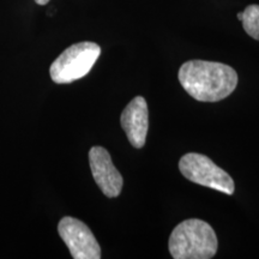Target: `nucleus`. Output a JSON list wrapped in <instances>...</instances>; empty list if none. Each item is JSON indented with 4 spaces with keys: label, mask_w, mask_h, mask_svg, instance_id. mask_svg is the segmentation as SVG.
Masks as SVG:
<instances>
[{
    "label": "nucleus",
    "mask_w": 259,
    "mask_h": 259,
    "mask_svg": "<svg viewBox=\"0 0 259 259\" xmlns=\"http://www.w3.org/2000/svg\"><path fill=\"white\" fill-rule=\"evenodd\" d=\"M120 124L132 147L143 148L149 128L148 105L144 97H135L125 107L120 116Z\"/></svg>",
    "instance_id": "7"
},
{
    "label": "nucleus",
    "mask_w": 259,
    "mask_h": 259,
    "mask_svg": "<svg viewBox=\"0 0 259 259\" xmlns=\"http://www.w3.org/2000/svg\"><path fill=\"white\" fill-rule=\"evenodd\" d=\"M101 54L95 42H78L66 48L51 65L50 74L54 83L67 84L83 78L90 72Z\"/></svg>",
    "instance_id": "3"
},
{
    "label": "nucleus",
    "mask_w": 259,
    "mask_h": 259,
    "mask_svg": "<svg viewBox=\"0 0 259 259\" xmlns=\"http://www.w3.org/2000/svg\"><path fill=\"white\" fill-rule=\"evenodd\" d=\"M238 19H239V21H241V19H242V12H239V14H238Z\"/></svg>",
    "instance_id": "10"
},
{
    "label": "nucleus",
    "mask_w": 259,
    "mask_h": 259,
    "mask_svg": "<svg viewBox=\"0 0 259 259\" xmlns=\"http://www.w3.org/2000/svg\"><path fill=\"white\" fill-rule=\"evenodd\" d=\"M58 232L74 259L101 258V248L99 242L84 222L66 216L60 220Z\"/></svg>",
    "instance_id": "5"
},
{
    "label": "nucleus",
    "mask_w": 259,
    "mask_h": 259,
    "mask_svg": "<svg viewBox=\"0 0 259 259\" xmlns=\"http://www.w3.org/2000/svg\"><path fill=\"white\" fill-rule=\"evenodd\" d=\"M37 5H47L50 3V0H35Z\"/></svg>",
    "instance_id": "9"
},
{
    "label": "nucleus",
    "mask_w": 259,
    "mask_h": 259,
    "mask_svg": "<svg viewBox=\"0 0 259 259\" xmlns=\"http://www.w3.org/2000/svg\"><path fill=\"white\" fill-rule=\"evenodd\" d=\"M89 163L94 180L103 194L108 198L118 197L121 193L124 180L113 164L108 151L102 147H93L89 151Z\"/></svg>",
    "instance_id": "6"
},
{
    "label": "nucleus",
    "mask_w": 259,
    "mask_h": 259,
    "mask_svg": "<svg viewBox=\"0 0 259 259\" xmlns=\"http://www.w3.org/2000/svg\"><path fill=\"white\" fill-rule=\"evenodd\" d=\"M178 78L185 92L200 102L221 101L238 85L236 71L216 61H186L181 65Z\"/></svg>",
    "instance_id": "1"
},
{
    "label": "nucleus",
    "mask_w": 259,
    "mask_h": 259,
    "mask_svg": "<svg viewBox=\"0 0 259 259\" xmlns=\"http://www.w3.org/2000/svg\"><path fill=\"white\" fill-rule=\"evenodd\" d=\"M242 27L254 40L259 41V5H248L242 11Z\"/></svg>",
    "instance_id": "8"
},
{
    "label": "nucleus",
    "mask_w": 259,
    "mask_h": 259,
    "mask_svg": "<svg viewBox=\"0 0 259 259\" xmlns=\"http://www.w3.org/2000/svg\"><path fill=\"white\" fill-rule=\"evenodd\" d=\"M179 169L187 180L194 184L218 190L229 196L234 193L233 178L205 155L197 153L184 155L179 161Z\"/></svg>",
    "instance_id": "4"
},
{
    "label": "nucleus",
    "mask_w": 259,
    "mask_h": 259,
    "mask_svg": "<svg viewBox=\"0 0 259 259\" xmlns=\"http://www.w3.org/2000/svg\"><path fill=\"white\" fill-rule=\"evenodd\" d=\"M218 236L209 223L185 220L173 229L168 248L174 259H210L218 252Z\"/></svg>",
    "instance_id": "2"
}]
</instances>
